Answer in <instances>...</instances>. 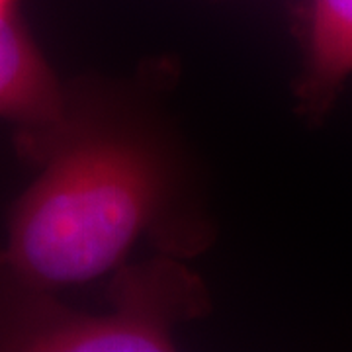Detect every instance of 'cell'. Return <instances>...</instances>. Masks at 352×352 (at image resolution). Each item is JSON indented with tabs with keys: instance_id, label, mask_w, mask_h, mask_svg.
Segmentation results:
<instances>
[{
	"instance_id": "cell-3",
	"label": "cell",
	"mask_w": 352,
	"mask_h": 352,
	"mask_svg": "<svg viewBox=\"0 0 352 352\" xmlns=\"http://www.w3.org/2000/svg\"><path fill=\"white\" fill-rule=\"evenodd\" d=\"M0 118L22 127L39 147L73 126L57 76L12 14L0 18Z\"/></svg>"
},
{
	"instance_id": "cell-4",
	"label": "cell",
	"mask_w": 352,
	"mask_h": 352,
	"mask_svg": "<svg viewBox=\"0 0 352 352\" xmlns=\"http://www.w3.org/2000/svg\"><path fill=\"white\" fill-rule=\"evenodd\" d=\"M352 75V0H314L305 25L300 100L311 116L331 108Z\"/></svg>"
},
{
	"instance_id": "cell-5",
	"label": "cell",
	"mask_w": 352,
	"mask_h": 352,
	"mask_svg": "<svg viewBox=\"0 0 352 352\" xmlns=\"http://www.w3.org/2000/svg\"><path fill=\"white\" fill-rule=\"evenodd\" d=\"M14 8V0H0V18L10 16Z\"/></svg>"
},
{
	"instance_id": "cell-6",
	"label": "cell",
	"mask_w": 352,
	"mask_h": 352,
	"mask_svg": "<svg viewBox=\"0 0 352 352\" xmlns=\"http://www.w3.org/2000/svg\"><path fill=\"white\" fill-rule=\"evenodd\" d=\"M0 266H4V256L0 254Z\"/></svg>"
},
{
	"instance_id": "cell-2",
	"label": "cell",
	"mask_w": 352,
	"mask_h": 352,
	"mask_svg": "<svg viewBox=\"0 0 352 352\" xmlns=\"http://www.w3.org/2000/svg\"><path fill=\"white\" fill-rule=\"evenodd\" d=\"M200 282L175 263L143 264L118 280L112 309L73 311L32 298L0 309V351L163 352L178 323L201 309Z\"/></svg>"
},
{
	"instance_id": "cell-1",
	"label": "cell",
	"mask_w": 352,
	"mask_h": 352,
	"mask_svg": "<svg viewBox=\"0 0 352 352\" xmlns=\"http://www.w3.org/2000/svg\"><path fill=\"white\" fill-rule=\"evenodd\" d=\"M50 151L14 208L2 252L34 289L85 284L116 268L159 212L166 184L157 151L131 133L71 126Z\"/></svg>"
}]
</instances>
